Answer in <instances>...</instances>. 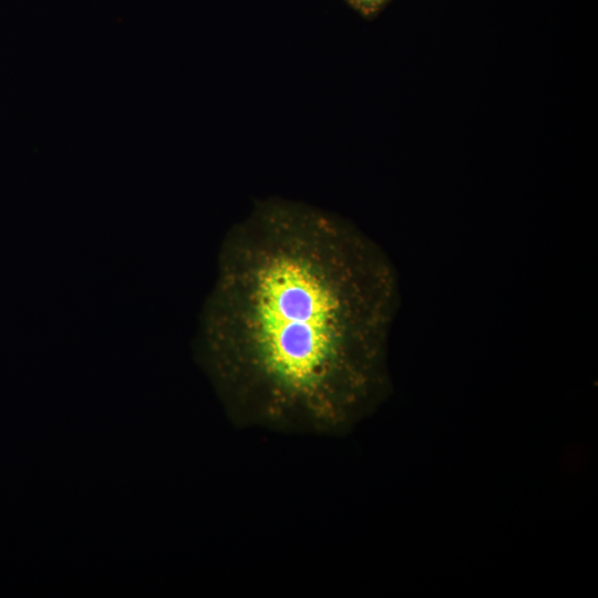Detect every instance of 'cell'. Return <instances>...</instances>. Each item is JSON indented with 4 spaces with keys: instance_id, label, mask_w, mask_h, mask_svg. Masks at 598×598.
<instances>
[{
    "instance_id": "cell-2",
    "label": "cell",
    "mask_w": 598,
    "mask_h": 598,
    "mask_svg": "<svg viewBox=\"0 0 598 598\" xmlns=\"http://www.w3.org/2000/svg\"><path fill=\"white\" fill-rule=\"evenodd\" d=\"M353 8L362 14L370 16L375 13L386 0H347Z\"/></svg>"
},
{
    "instance_id": "cell-1",
    "label": "cell",
    "mask_w": 598,
    "mask_h": 598,
    "mask_svg": "<svg viewBox=\"0 0 598 598\" xmlns=\"http://www.w3.org/2000/svg\"><path fill=\"white\" fill-rule=\"evenodd\" d=\"M399 302L383 250L344 219L264 202L223 254L210 362L237 425L349 432L390 390L388 338Z\"/></svg>"
}]
</instances>
